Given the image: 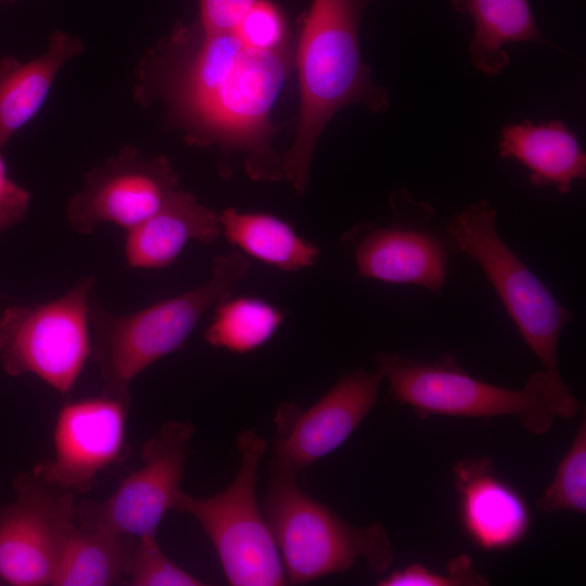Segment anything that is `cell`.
<instances>
[{
  "mask_svg": "<svg viewBox=\"0 0 586 586\" xmlns=\"http://www.w3.org/2000/svg\"><path fill=\"white\" fill-rule=\"evenodd\" d=\"M543 512L586 511V416L549 486L536 500Z\"/></svg>",
  "mask_w": 586,
  "mask_h": 586,
  "instance_id": "cell-23",
  "label": "cell"
},
{
  "mask_svg": "<svg viewBox=\"0 0 586 586\" xmlns=\"http://www.w3.org/2000/svg\"><path fill=\"white\" fill-rule=\"evenodd\" d=\"M296 472L275 463L264 500V518L272 534L290 584H306L347 572L364 558L375 573L394 560L388 534L375 523L355 526L305 494Z\"/></svg>",
  "mask_w": 586,
  "mask_h": 586,
  "instance_id": "cell-5",
  "label": "cell"
},
{
  "mask_svg": "<svg viewBox=\"0 0 586 586\" xmlns=\"http://www.w3.org/2000/svg\"><path fill=\"white\" fill-rule=\"evenodd\" d=\"M250 269L239 251L214 257L209 278L199 286L131 314L106 310L91 295V356L104 394L131 400L132 380L156 360L179 349L202 316L232 290Z\"/></svg>",
  "mask_w": 586,
  "mask_h": 586,
  "instance_id": "cell-3",
  "label": "cell"
},
{
  "mask_svg": "<svg viewBox=\"0 0 586 586\" xmlns=\"http://www.w3.org/2000/svg\"><path fill=\"white\" fill-rule=\"evenodd\" d=\"M84 50L73 34L55 30L43 53L27 62L0 59V151L39 113L62 67Z\"/></svg>",
  "mask_w": 586,
  "mask_h": 586,
  "instance_id": "cell-17",
  "label": "cell"
},
{
  "mask_svg": "<svg viewBox=\"0 0 586 586\" xmlns=\"http://www.w3.org/2000/svg\"><path fill=\"white\" fill-rule=\"evenodd\" d=\"M486 578L473 569L471 559L461 555L447 565L446 573L430 570L421 563H411L381 578L380 586H481Z\"/></svg>",
  "mask_w": 586,
  "mask_h": 586,
  "instance_id": "cell-25",
  "label": "cell"
},
{
  "mask_svg": "<svg viewBox=\"0 0 586 586\" xmlns=\"http://www.w3.org/2000/svg\"><path fill=\"white\" fill-rule=\"evenodd\" d=\"M128 585L201 586L205 583L173 562L155 536L137 538L127 569Z\"/></svg>",
  "mask_w": 586,
  "mask_h": 586,
  "instance_id": "cell-24",
  "label": "cell"
},
{
  "mask_svg": "<svg viewBox=\"0 0 586 586\" xmlns=\"http://www.w3.org/2000/svg\"><path fill=\"white\" fill-rule=\"evenodd\" d=\"M219 221L230 244L280 270L298 271L318 262L319 247L277 216L226 208Z\"/></svg>",
  "mask_w": 586,
  "mask_h": 586,
  "instance_id": "cell-20",
  "label": "cell"
},
{
  "mask_svg": "<svg viewBox=\"0 0 586 586\" xmlns=\"http://www.w3.org/2000/svg\"><path fill=\"white\" fill-rule=\"evenodd\" d=\"M374 359L393 398L421 416H510L542 435L551 430L556 417L571 419L581 408L569 387L555 383L544 371L534 372L522 388L512 390L472 377L451 357L426 361L380 353Z\"/></svg>",
  "mask_w": 586,
  "mask_h": 586,
  "instance_id": "cell-4",
  "label": "cell"
},
{
  "mask_svg": "<svg viewBox=\"0 0 586 586\" xmlns=\"http://www.w3.org/2000/svg\"><path fill=\"white\" fill-rule=\"evenodd\" d=\"M129 407L130 400L104 393L65 403L54 425L53 458L37 463L31 473L65 491H88L125 451Z\"/></svg>",
  "mask_w": 586,
  "mask_h": 586,
  "instance_id": "cell-14",
  "label": "cell"
},
{
  "mask_svg": "<svg viewBox=\"0 0 586 586\" xmlns=\"http://www.w3.org/2000/svg\"><path fill=\"white\" fill-rule=\"evenodd\" d=\"M445 230L454 245L483 270L543 371L555 383L565 384L558 366V344L573 314L500 237L493 204L483 199L467 206L448 219Z\"/></svg>",
  "mask_w": 586,
  "mask_h": 586,
  "instance_id": "cell-6",
  "label": "cell"
},
{
  "mask_svg": "<svg viewBox=\"0 0 586 586\" xmlns=\"http://www.w3.org/2000/svg\"><path fill=\"white\" fill-rule=\"evenodd\" d=\"M499 155L513 158L530 171L534 186H553L571 192L576 180L586 177V155L575 135L560 120L534 124L525 119L502 127Z\"/></svg>",
  "mask_w": 586,
  "mask_h": 586,
  "instance_id": "cell-18",
  "label": "cell"
},
{
  "mask_svg": "<svg viewBox=\"0 0 586 586\" xmlns=\"http://www.w3.org/2000/svg\"><path fill=\"white\" fill-rule=\"evenodd\" d=\"M294 62L283 15L258 3L228 30L177 26L142 58L133 93L161 103L188 143L240 152L252 179L277 181L271 113Z\"/></svg>",
  "mask_w": 586,
  "mask_h": 586,
  "instance_id": "cell-1",
  "label": "cell"
},
{
  "mask_svg": "<svg viewBox=\"0 0 586 586\" xmlns=\"http://www.w3.org/2000/svg\"><path fill=\"white\" fill-rule=\"evenodd\" d=\"M461 526L479 548L500 551L520 544L532 515L522 495L499 479L486 458L467 459L454 469Z\"/></svg>",
  "mask_w": 586,
  "mask_h": 586,
  "instance_id": "cell-15",
  "label": "cell"
},
{
  "mask_svg": "<svg viewBox=\"0 0 586 586\" xmlns=\"http://www.w3.org/2000/svg\"><path fill=\"white\" fill-rule=\"evenodd\" d=\"M193 434L189 422L164 424L144 443L141 467L127 475L107 499L77 505L79 527L136 538L155 536L181 491Z\"/></svg>",
  "mask_w": 586,
  "mask_h": 586,
  "instance_id": "cell-9",
  "label": "cell"
},
{
  "mask_svg": "<svg viewBox=\"0 0 586 586\" xmlns=\"http://www.w3.org/2000/svg\"><path fill=\"white\" fill-rule=\"evenodd\" d=\"M14 500L0 511V578L51 585L64 544L77 526L75 493L36 477L13 479Z\"/></svg>",
  "mask_w": 586,
  "mask_h": 586,
  "instance_id": "cell-10",
  "label": "cell"
},
{
  "mask_svg": "<svg viewBox=\"0 0 586 586\" xmlns=\"http://www.w3.org/2000/svg\"><path fill=\"white\" fill-rule=\"evenodd\" d=\"M220 234L219 214L176 189L160 209L126 231L125 258L131 268H164L190 241L212 243Z\"/></svg>",
  "mask_w": 586,
  "mask_h": 586,
  "instance_id": "cell-16",
  "label": "cell"
},
{
  "mask_svg": "<svg viewBox=\"0 0 586 586\" xmlns=\"http://www.w3.org/2000/svg\"><path fill=\"white\" fill-rule=\"evenodd\" d=\"M451 4L474 22L469 54L473 66L485 75L496 76L508 66V43L548 44L539 34L527 0H453Z\"/></svg>",
  "mask_w": 586,
  "mask_h": 586,
  "instance_id": "cell-19",
  "label": "cell"
},
{
  "mask_svg": "<svg viewBox=\"0 0 586 586\" xmlns=\"http://www.w3.org/2000/svg\"><path fill=\"white\" fill-rule=\"evenodd\" d=\"M4 1H8V0H0V3L4 2Z\"/></svg>",
  "mask_w": 586,
  "mask_h": 586,
  "instance_id": "cell-28",
  "label": "cell"
},
{
  "mask_svg": "<svg viewBox=\"0 0 586 586\" xmlns=\"http://www.w3.org/2000/svg\"><path fill=\"white\" fill-rule=\"evenodd\" d=\"M29 202L30 193L9 176L0 151V231L20 224L27 214Z\"/></svg>",
  "mask_w": 586,
  "mask_h": 586,
  "instance_id": "cell-26",
  "label": "cell"
},
{
  "mask_svg": "<svg viewBox=\"0 0 586 586\" xmlns=\"http://www.w3.org/2000/svg\"><path fill=\"white\" fill-rule=\"evenodd\" d=\"M204 332L212 347L244 354L266 344L284 320L283 313L258 297L230 295L216 304Z\"/></svg>",
  "mask_w": 586,
  "mask_h": 586,
  "instance_id": "cell-22",
  "label": "cell"
},
{
  "mask_svg": "<svg viewBox=\"0 0 586 586\" xmlns=\"http://www.w3.org/2000/svg\"><path fill=\"white\" fill-rule=\"evenodd\" d=\"M237 448L240 467L226 489L209 497H193L180 491L174 509L200 523L229 585H284L282 560L255 496L257 470L267 443L246 430L239 435Z\"/></svg>",
  "mask_w": 586,
  "mask_h": 586,
  "instance_id": "cell-7",
  "label": "cell"
},
{
  "mask_svg": "<svg viewBox=\"0 0 586 586\" xmlns=\"http://www.w3.org/2000/svg\"><path fill=\"white\" fill-rule=\"evenodd\" d=\"M256 0H199V25L213 31L232 28Z\"/></svg>",
  "mask_w": 586,
  "mask_h": 586,
  "instance_id": "cell-27",
  "label": "cell"
},
{
  "mask_svg": "<svg viewBox=\"0 0 586 586\" xmlns=\"http://www.w3.org/2000/svg\"><path fill=\"white\" fill-rule=\"evenodd\" d=\"M382 380L378 371L357 369L307 409L294 403L278 406L276 463L298 473L336 450L375 406Z\"/></svg>",
  "mask_w": 586,
  "mask_h": 586,
  "instance_id": "cell-13",
  "label": "cell"
},
{
  "mask_svg": "<svg viewBox=\"0 0 586 586\" xmlns=\"http://www.w3.org/2000/svg\"><path fill=\"white\" fill-rule=\"evenodd\" d=\"M178 182L166 157L146 156L127 145L84 175L81 190L67 202L66 218L80 234L92 233L104 224L127 231L160 209Z\"/></svg>",
  "mask_w": 586,
  "mask_h": 586,
  "instance_id": "cell-11",
  "label": "cell"
},
{
  "mask_svg": "<svg viewBox=\"0 0 586 586\" xmlns=\"http://www.w3.org/2000/svg\"><path fill=\"white\" fill-rule=\"evenodd\" d=\"M0 296H1V294H0Z\"/></svg>",
  "mask_w": 586,
  "mask_h": 586,
  "instance_id": "cell-29",
  "label": "cell"
},
{
  "mask_svg": "<svg viewBox=\"0 0 586 586\" xmlns=\"http://www.w3.org/2000/svg\"><path fill=\"white\" fill-rule=\"evenodd\" d=\"M395 219L356 232L353 257L360 277L441 291L447 279L448 246L433 230V206L404 189L391 198Z\"/></svg>",
  "mask_w": 586,
  "mask_h": 586,
  "instance_id": "cell-12",
  "label": "cell"
},
{
  "mask_svg": "<svg viewBox=\"0 0 586 586\" xmlns=\"http://www.w3.org/2000/svg\"><path fill=\"white\" fill-rule=\"evenodd\" d=\"M368 0H314L295 50L301 109L296 135L282 158L283 178L303 194L317 141L334 114L352 103L380 113L388 94L371 79L359 48V22Z\"/></svg>",
  "mask_w": 586,
  "mask_h": 586,
  "instance_id": "cell-2",
  "label": "cell"
},
{
  "mask_svg": "<svg viewBox=\"0 0 586 586\" xmlns=\"http://www.w3.org/2000/svg\"><path fill=\"white\" fill-rule=\"evenodd\" d=\"M88 276L52 301L12 305L0 315V364L12 377L34 374L61 394L75 386L91 356Z\"/></svg>",
  "mask_w": 586,
  "mask_h": 586,
  "instance_id": "cell-8",
  "label": "cell"
},
{
  "mask_svg": "<svg viewBox=\"0 0 586 586\" xmlns=\"http://www.w3.org/2000/svg\"><path fill=\"white\" fill-rule=\"evenodd\" d=\"M137 538L76 526L62 549L52 586H107L127 574Z\"/></svg>",
  "mask_w": 586,
  "mask_h": 586,
  "instance_id": "cell-21",
  "label": "cell"
}]
</instances>
